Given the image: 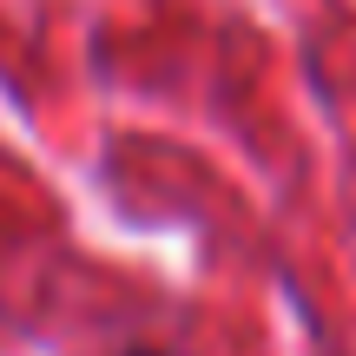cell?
Wrapping results in <instances>:
<instances>
[{
	"mask_svg": "<svg viewBox=\"0 0 356 356\" xmlns=\"http://www.w3.org/2000/svg\"><path fill=\"white\" fill-rule=\"evenodd\" d=\"M119 356H165V350H145V343H132V350H119Z\"/></svg>",
	"mask_w": 356,
	"mask_h": 356,
	"instance_id": "obj_1",
	"label": "cell"
}]
</instances>
